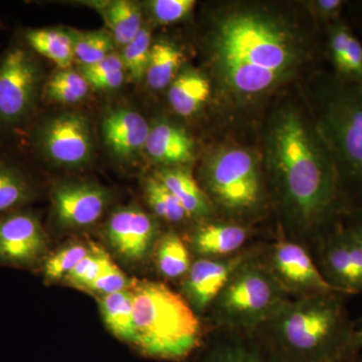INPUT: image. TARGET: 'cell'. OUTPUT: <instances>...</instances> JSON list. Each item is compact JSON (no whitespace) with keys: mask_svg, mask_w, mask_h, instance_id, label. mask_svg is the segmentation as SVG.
Returning a JSON list of instances; mask_svg holds the SVG:
<instances>
[{"mask_svg":"<svg viewBox=\"0 0 362 362\" xmlns=\"http://www.w3.org/2000/svg\"><path fill=\"white\" fill-rule=\"evenodd\" d=\"M211 52L218 82L243 100L265 94L291 77L305 52L290 23L266 9L246 6L218 18Z\"/></svg>","mask_w":362,"mask_h":362,"instance_id":"6da1fadb","label":"cell"},{"mask_svg":"<svg viewBox=\"0 0 362 362\" xmlns=\"http://www.w3.org/2000/svg\"><path fill=\"white\" fill-rule=\"evenodd\" d=\"M265 153L279 201L292 220L309 228L330 218L341 180L315 125L298 109H281L267 131Z\"/></svg>","mask_w":362,"mask_h":362,"instance_id":"7a4b0ae2","label":"cell"},{"mask_svg":"<svg viewBox=\"0 0 362 362\" xmlns=\"http://www.w3.org/2000/svg\"><path fill=\"white\" fill-rule=\"evenodd\" d=\"M338 293L287 299L267 321L266 349L279 362H334L346 356L354 327Z\"/></svg>","mask_w":362,"mask_h":362,"instance_id":"3957f363","label":"cell"},{"mask_svg":"<svg viewBox=\"0 0 362 362\" xmlns=\"http://www.w3.org/2000/svg\"><path fill=\"white\" fill-rule=\"evenodd\" d=\"M131 292L136 340L133 349L146 358L185 362L204 344L197 312L164 283L135 279Z\"/></svg>","mask_w":362,"mask_h":362,"instance_id":"277c9868","label":"cell"},{"mask_svg":"<svg viewBox=\"0 0 362 362\" xmlns=\"http://www.w3.org/2000/svg\"><path fill=\"white\" fill-rule=\"evenodd\" d=\"M315 126L341 182L362 187V86L332 81L322 92Z\"/></svg>","mask_w":362,"mask_h":362,"instance_id":"5b68a950","label":"cell"},{"mask_svg":"<svg viewBox=\"0 0 362 362\" xmlns=\"http://www.w3.org/2000/svg\"><path fill=\"white\" fill-rule=\"evenodd\" d=\"M287 299L270 268L256 256L240 267L216 298L214 315L226 327L252 332L265 325Z\"/></svg>","mask_w":362,"mask_h":362,"instance_id":"8992f818","label":"cell"},{"mask_svg":"<svg viewBox=\"0 0 362 362\" xmlns=\"http://www.w3.org/2000/svg\"><path fill=\"white\" fill-rule=\"evenodd\" d=\"M204 190L213 202L233 216H249L263 206V177L258 158L250 150L228 147L214 152L202 168Z\"/></svg>","mask_w":362,"mask_h":362,"instance_id":"52a82bcc","label":"cell"},{"mask_svg":"<svg viewBox=\"0 0 362 362\" xmlns=\"http://www.w3.org/2000/svg\"><path fill=\"white\" fill-rule=\"evenodd\" d=\"M42 82V71L33 52L21 42L0 57V127L14 129L30 118Z\"/></svg>","mask_w":362,"mask_h":362,"instance_id":"ba28073f","label":"cell"},{"mask_svg":"<svg viewBox=\"0 0 362 362\" xmlns=\"http://www.w3.org/2000/svg\"><path fill=\"white\" fill-rule=\"evenodd\" d=\"M33 143L47 160L66 168L90 161L94 151L89 119L80 113H63L35 130Z\"/></svg>","mask_w":362,"mask_h":362,"instance_id":"9c48e42d","label":"cell"},{"mask_svg":"<svg viewBox=\"0 0 362 362\" xmlns=\"http://www.w3.org/2000/svg\"><path fill=\"white\" fill-rule=\"evenodd\" d=\"M49 247V235L39 214L21 209L0 216V266L37 270Z\"/></svg>","mask_w":362,"mask_h":362,"instance_id":"30bf717a","label":"cell"},{"mask_svg":"<svg viewBox=\"0 0 362 362\" xmlns=\"http://www.w3.org/2000/svg\"><path fill=\"white\" fill-rule=\"evenodd\" d=\"M104 235L117 258L128 265H138L154 252L159 239L158 225L139 206H121L109 216Z\"/></svg>","mask_w":362,"mask_h":362,"instance_id":"8fae6325","label":"cell"},{"mask_svg":"<svg viewBox=\"0 0 362 362\" xmlns=\"http://www.w3.org/2000/svg\"><path fill=\"white\" fill-rule=\"evenodd\" d=\"M52 213L63 230H81L95 225L111 202L110 192L92 181H64L52 187Z\"/></svg>","mask_w":362,"mask_h":362,"instance_id":"7c38bea8","label":"cell"},{"mask_svg":"<svg viewBox=\"0 0 362 362\" xmlns=\"http://www.w3.org/2000/svg\"><path fill=\"white\" fill-rule=\"evenodd\" d=\"M266 264L288 295L342 294L326 280L303 247L285 238H279L272 246Z\"/></svg>","mask_w":362,"mask_h":362,"instance_id":"4fadbf2b","label":"cell"},{"mask_svg":"<svg viewBox=\"0 0 362 362\" xmlns=\"http://www.w3.org/2000/svg\"><path fill=\"white\" fill-rule=\"evenodd\" d=\"M256 256L255 250H242L225 258H197L181 279V295L197 314L202 313L213 306L240 267Z\"/></svg>","mask_w":362,"mask_h":362,"instance_id":"5bb4252c","label":"cell"},{"mask_svg":"<svg viewBox=\"0 0 362 362\" xmlns=\"http://www.w3.org/2000/svg\"><path fill=\"white\" fill-rule=\"evenodd\" d=\"M321 272L343 295L362 293V245L349 228H337L326 240Z\"/></svg>","mask_w":362,"mask_h":362,"instance_id":"9a60e30c","label":"cell"},{"mask_svg":"<svg viewBox=\"0 0 362 362\" xmlns=\"http://www.w3.org/2000/svg\"><path fill=\"white\" fill-rule=\"evenodd\" d=\"M105 144L120 160L129 161L144 151L150 125L146 119L128 108H117L101 124Z\"/></svg>","mask_w":362,"mask_h":362,"instance_id":"2e32d148","label":"cell"},{"mask_svg":"<svg viewBox=\"0 0 362 362\" xmlns=\"http://www.w3.org/2000/svg\"><path fill=\"white\" fill-rule=\"evenodd\" d=\"M144 151L162 168L183 166L194 159V141L180 126L161 120L150 126Z\"/></svg>","mask_w":362,"mask_h":362,"instance_id":"e0dca14e","label":"cell"},{"mask_svg":"<svg viewBox=\"0 0 362 362\" xmlns=\"http://www.w3.org/2000/svg\"><path fill=\"white\" fill-rule=\"evenodd\" d=\"M247 235V228L237 223H202L190 235L188 247L197 258H225L242 251Z\"/></svg>","mask_w":362,"mask_h":362,"instance_id":"ac0fdd59","label":"cell"},{"mask_svg":"<svg viewBox=\"0 0 362 362\" xmlns=\"http://www.w3.org/2000/svg\"><path fill=\"white\" fill-rule=\"evenodd\" d=\"M180 202L188 218L204 221L213 216L214 206L204 188L183 166L161 168L154 175Z\"/></svg>","mask_w":362,"mask_h":362,"instance_id":"d6986e66","label":"cell"},{"mask_svg":"<svg viewBox=\"0 0 362 362\" xmlns=\"http://www.w3.org/2000/svg\"><path fill=\"white\" fill-rule=\"evenodd\" d=\"M328 49L337 78L362 86V44L340 20L328 28Z\"/></svg>","mask_w":362,"mask_h":362,"instance_id":"ffe728a7","label":"cell"},{"mask_svg":"<svg viewBox=\"0 0 362 362\" xmlns=\"http://www.w3.org/2000/svg\"><path fill=\"white\" fill-rule=\"evenodd\" d=\"M37 197V185L25 169L0 158V216L23 209Z\"/></svg>","mask_w":362,"mask_h":362,"instance_id":"44dd1931","label":"cell"},{"mask_svg":"<svg viewBox=\"0 0 362 362\" xmlns=\"http://www.w3.org/2000/svg\"><path fill=\"white\" fill-rule=\"evenodd\" d=\"M211 95L206 76L194 70L180 71L169 86L168 101L178 115L190 117L201 110Z\"/></svg>","mask_w":362,"mask_h":362,"instance_id":"7402d4cb","label":"cell"},{"mask_svg":"<svg viewBox=\"0 0 362 362\" xmlns=\"http://www.w3.org/2000/svg\"><path fill=\"white\" fill-rule=\"evenodd\" d=\"M100 313L107 329L121 342L134 346L136 331L131 290L98 297Z\"/></svg>","mask_w":362,"mask_h":362,"instance_id":"603a6c76","label":"cell"},{"mask_svg":"<svg viewBox=\"0 0 362 362\" xmlns=\"http://www.w3.org/2000/svg\"><path fill=\"white\" fill-rule=\"evenodd\" d=\"M28 49L49 59L62 70L70 68L75 61L74 40L70 30L54 28H28L23 33Z\"/></svg>","mask_w":362,"mask_h":362,"instance_id":"cb8c5ba5","label":"cell"},{"mask_svg":"<svg viewBox=\"0 0 362 362\" xmlns=\"http://www.w3.org/2000/svg\"><path fill=\"white\" fill-rule=\"evenodd\" d=\"M95 8L103 16L110 28L116 45L125 47L142 30V11L140 6L130 0L94 2Z\"/></svg>","mask_w":362,"mask_h":362,"instance_id":"d4e9b609","label":"cell"},{"mask_svg":"<svg viewBox=\"0 0 362 362\" xmlns=\"http://www.w3.org/2000/svg\"><path fill=\"white\" fill-rule=\"evenodd\" d=\"M185 61L183 52L173 42L159 40L152 45L145 76L147 84L153 90L168 87L177 77Z\"/></svg>","mask_w":362,"mask_h":362,"instance_id":"484cf974","label":"cell"},{"mask_svg":"<svg viewBox=\"0 0 362 362\" xmlns=\"http://www.w3.org/2000/svg\"><path fill=\"white\" fill-rule=\"evenodd\" d=\"M189 255L187 244L177 233H164L159 237L154 249L157 271L169 280L182 279L192 264Z\"/></svg>","mask_w":362,"mask_h":362,"instance_id":"4316f807","label":"cell"},{"mask_svg":"<svg viewBox=\"0 0 362 362\" xmlns=\"http://www.w3.org/2000/svg\"><path fill=\"white\" fill-rule=\"evenodd\" d=\"M89 252L90 240L87 243L73 240L59 247L58 251L47 255L40 267L45 284L52 285L63 282L64 279L89 254Z\"/></svg>","mask_w":362,"mask_h":362,"instance_id":"83f0119b","label":"cell"},{"mask_svg":"<svg viewBox=\"0 0 362 362\" xmlns=\"http://www.w3.org/2000/svg\"><path fill=\"white\" fill-rule=\"evenodd\" d=\"M89 89L82 74L66 69L52 74L42 88V95L56 103L75 104L87 96Z\"/></svg>","mask_w":362,"mask_h":362,"instance_id":"f1b7e54d","label":"cell"},{"mask_svg":"<svg viewBox=\"0 0 362 362\" xmlns=\"http://www.w3.org/2000/svg\"><path fill=\"white\" fill-rule=\"evenodd\" d=\"M112 262L110 254L105 247L90 240L89 254L64 279L63 283L84 292L88 286L104 273Z\"/></svg>","mask_w":362,"mask_h":362,"instance_id":"f546056e","label":"cell"},{"mask_svg":"<svg viewBox=\"0 0 362 362\" xmlns=\"http://www.w3.org/2000/svg\"><path fill=\"white\" fill-rule=\"evenodd\" d=\"M74 40L75 59L80 66L95 65L114 51L113 37L106 30L78 33L70 30Z\"/></svg>","mask_w":362,"mask_h":362,"instance_id":"4dcf8cb0","label":"cell"},{"mask_svg":"<svg viewBox=\"0 0 362 362\" xmlns=\"http://www.w3.org/2000/svg\"><path fill=\"white\" fill-rule=\"evenodd\" d=\"M145 199L158 218L170 223H180L188 218L180 202L156 176L145 182Z\"/></svg>","mask_w":362,"mask_h":362,"instance_id":"1f68e13d","label":"cell"},{"mask_svg":"<svg viewBox=\"0 0 362 362\" xmlns=\"http://www.w3.org/2000/svg\"><path fill=\"white\" fill-rule=\"evenodd\" d=\"M151 47V35L147 26H143L134 39L123 47L121 59L124 70L135 82H140L146 76Z\"/></svg>","mask_w":362,"mask_h":362,"instance_id":"d6a6232c","label":"cell"},{"mask_svg":"<svg viewBox=\"0 0 362 362\" xmlns=\"http://www.w3.org/2000/svg\"><path fill=\"white\" fill-rule=\"evenodd\" d=\"M199 362H279L268 350L242 342H228L206 352Z\"/></svg>","mask_w":362,"mask_h":362,"instance_id":"836d02e7","label":"cell"},{"mask_svg":"<svg viewBox=\"0 0 362 362\" xmlns=\"http://www.w3.org/2000/svg\"><path fill=\"white\" fill-rule=\"evenodd\" d=\"M134 281L135 278H130L114 262H112L104 273L92 284L88 286L84 292L94 295L97 298L107 296L114 293L131 289Z\"/></svg>","mask_w":362,"mask_h":362,"instance_id":"e575fe53","label":"cell"},{"mask_svg":"<svg viewBox=\"0 0 362 362\" xmlns=\"http://www.w3.org/2000/svg\"><path fill=\"white\" fill-rule=\"evenodd\" d=\"M195 6L194 0H152L147 2L154 20L162 25H171L187 18Z\"/></svg>","mask_w":362,"mask_h":362,"instance_id":"d590c367","label":"cell"},{"mask_svg":"<svg viewBox=\"0 0 362 362\" xmlns=\"http://www.w3.org/2000/svg\"><path fill=\"white\" fill-rule=\"evenodd\" d=\"M80 68L81 74L86 78V81L102 77V76L110 75V74L117 73V71H125L120 54H115V52H112L107 58L102 59L95 65L80 66Z\"/></svg>","mask_w":362,"mask_h":362,"instance_id":"8d00e7d4","label":"cell"},{"mask_svg":"<svg viewBox=\"0 0 362 362\" xmlns=\"http://www.w3.org/2000/svg\"><path fill=\"white\" fill-rule=\"evenodd\" d=\"M314 13L320 18L321 21H328L333 23L338 21L342 7L344 6V1L342 0H318V1L312 2Z\"/></svg>","mask_w":362,"mask_h":362,"instance_id":"74e56055","label":"cell"},{"mask_svg":"<svg viewBox=\"0 0 362 362\" xmlns=\"http://www.w3.org/2000/svg\"><path fill=\"white\" fill-rule=\"evenodd\" d=\"M125 78V71H117L110 75L102 76L87 81L90 87L100 90H111L118 89L123 85Z\"/></svg>","mask_w":362,"mask_h":362,"instance_id":"f35d334b","label":"cell"},{"mask_svg":"<svg viewBox=\"0 0 362 362\" xmlns=\"http://www.w3.org/2000/svg\"><path fill=\"white\" fill-rule=\"evenodd\" d=\"M362 350V320L357 327H354V337L349 347L347 354H357Z\"/></svg>","mask_w":362,"mask_h":362,"instance_id":"ab89813d","label":"cell"},{"mask_svg":"<svg viewBox=\"0 0 362 362\" xmlns=\"http://www.w3.org/2000/svg\"><path fill=\"white\" fill-rule=\"evenodd\" d=\"M350 233L354 235V238L362 245V216L356 223L349 228Z\"/></svg>","mask_w":362,"mask_h":362,"instance_id":"60d3db41","label":"cell"},{"mask_svg":"<svg viewBox=\"0 0 362 362\" xmlns=\"http://www.w3.org/2000/svg\"><path fill=\"white\" fill-rule=\"evenodd\" d=\"M334 362H362V358L359 356V354H346V356H342L341 358L337 359Z\"/></svg>","mask_w":362,"mask_h":362,"instance_id":"b9f144b4","label":"cell"}]
</instances>
